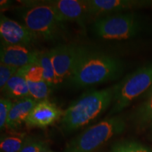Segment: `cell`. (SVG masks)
<instances>
[{
    "label": "cell",
    "instance_id": "obj_20",
    "mask_svg": "<svg viewBox=\"0 0 152 152\" xmlns=\"http://www.w3.org/2000/svg\"><path fill=\"white\" fill-rule=\"evenodd\" d=\"M18 72L26 77V80L40 81L44 80L42 69L37 62L19 68Z\"/></svg>",
    "mask_w": 152,
    "mask_h": 152
},
{
    "label": "cell",
    "instance_id": "obj_16",
    "mask_svg": "<svg viewBox=\"0 0 152 152\" xmlns=\"http://www.w3.org/2000/svg\"><path fill=\"white\" fill-rule=\"evenodd\" d=\"M27 83L30 97L37 102L47 99L50 94L51 86L45 80L40 81L27 80Z\"/></svg>",
    "mask_w": 152,
    "mask_h": 152
},
{
    "label": "cell",
    "instance_id": "obj_24",
    "mask_svg": "<svg viewBox=\"0 0 152 152\" xmlns=\"http://www.w3.org/2000/svg\"><path fill=\"white\" fill-rule=\"evenodd\" d=\"M147 96H149L150 94H151V93H152V85H151V87L149 89V90H147Z\"/></svg>",
    "mask_w": 152,
    "mask_h": 152
},
{
    "label": "cell",
    "instance_id": "obj_15",
    "mask_svg": "<svg viewBox=\"0 0 152 152\" xmlns=\"http://www.w3.org/2000/svg\"><path fill=\"white\" fill-rule=\"evenodd\" d=\"M37 64L42 69L43 78L51 87L58 84L56 73L51 58L50 50L41 52L37 59Z\"/></svg>",
    "mask_w": 152,
    "mask_h": 152
},
{
    "label": "cell",
    "instance_id": "obj_2",
    "mask_svg": "<svg viewBox=\"0 0 152 152\" xmlns=\"http://www.w3.org/2000/svg\"><path fill=\"white\" fill-rule=\"evenodd\" d=\"M114 85L100 90L85 92L64 111L61 126L64 132H71L89 124L112 104Z\"/></svg>",
    "mask_w": 152,
    "mask_h": 152
},
{
    "label": "cell",
    "instance_id": "obj_13",
    "mask_svg": "<svg viewBox=\"0 0 152 152\" xmlns=\"http://www.w3.org/2000/svg\"><path fill=\"white\" fill-rule=\"evenodd\" d=\"M37 102L30 96L15 101L9 112L6 128L15 130L26 123L30 111Z\"/></svg>",
    "mask_w": 152,
    "mask_h": 152
},
{
    "label": "cell",
    "instance_id": "obj_7",
    "mask_svg": "<svg viewBox=\"0 0 152 152\" xmlns=\"http://www.w3.org/2000/svg\"><path fill=\"white\" fill-rule=\"evenodd\" d=\"M87 49L75 44L59 45L51 49V58L58 83L68 80Z\"/></svg>",
    "mask_w": 152,
    "mask_h": 152
},
{
    "label": "cell",
    "instance_id": "obj_9",
    "mask_svg": "<svg viewBox=\"0 0 152 152\" xmlns=\"http://www.w3.org/2000/svg\"><path fill=\"white\" fill-rule=\"evenodd\" d=\"M56 11L64 22H73L82 28L90 17L86 0H45Z\"/></svg>",
    "mask_w": 152,
    "mask_h": 152
},
{
    "label": "cell",
    "instance_id": "obj_17",
    "mask_svg": "<svg viewBox=\"0 0 152 152\" xmlns=\"http://www.w3.org/2000/svg\"><path fill=\"white\" fill-rule=\"evenodd\" d=\"M26 139L23 135L7 136L1 138L0 142L1 152H19L23 146Z\"/></svg>",
    "mask_w": 152,
    "mask_h": 152
},
{
    "label": "cell",
    "instance_id": "obj_18",
    "mask_svg": "<svg viewBox=\"0 0 152 152\" xmlns=\"http://www.w3.org/2000/svg\"><path fill=\"white\" fill-rule=\"evenodd\" d=\"M145 102L136 110L134 117L137 121L141 123H148L152 122V93Z\"/></svg>",
    "mask_w": 152,
    "mask_h": 152
},
{
    "label": "cell",
    "instance_id": "obj_4",
    "mask_svg": "<svg viewBox=\"0 0 152 152\" xmlns=\"http://www.w3.org/2000/svg\"><path fill=\"white\" fill-rule=\"evenodd\" d=\"M125 128V123L121 117L108 118L73 139L64 152H94L113 137L122 133Z\"/></svg>",
    "mask_w": 152,
    "mask_h": 152
},
{
    "label": "cell",
    "instance_id": "obj_25",
    "mask_svg": "<svg viewBox=\"0 0 152 152\" xmlns=\"http://www.w3.org/2000/svg\"><path fill=\"white\" fill-rule=\"evenodd\" d=\"M41 152H56V151H51V150H49V149H45L42 150Z\"/></svg>",
    "mask_w": 152,
    "mask_h": 152
},
{
    "label": "cell",
    "instance_id": "obj_11",
    "mask_svg": "<svg viewBox=\"0 0 152 152\" xmlns=\"http://www.w3.org/2000/svg\"><path fill=\"white\" fill-rule=\"evenodd\" d=\"M64 111L48 99L38 102L30 111L26 123L31 127L46 128L61 119Z\"/></svg>",
    "mask_w": 152,
    "mask_h": 152
},
{
    "label": "cell",
    "instance_id": "obj_22",
    "mask_svg": "<svg viewBox=\"0 0 152 152\" xmlns=\"http://www.w3.org/2000/svg\"><path fill=\"white\" fill-rule=\"evenodd\" d=\"M45 149H47V145L43 141L33 137H26L19 152H41Z\"/></svg>",
    "mask_w": 152,
    "mask_h": 152
},
{
    "label": "cell",
    "instance_id": "obj_14",
    "mask_svg": "<svg viewBox=\"0 0 152 152\" xmlns=\"http://www.w3.org/2000/svg\"><path fill=\"white\" fill-rule=\"evenodd\" d=\"M1 92H3L6 98L9 99H16L18 100L30 96L27 80L26 77L18 72L9 80Z\"/></svg>",
    "mask_w": 152,
    "mask_h": 152
},
{
    "label": "cell",
    "instance_id": "obj_8",
    "mask_svg": "<svg viewBox=\"0 0 152 152\" xmlns=\"http://www.w3.org/2000/svg\"><path fill=\"white\" fill-rule=\"evenodd\" d=\"M0 36L1 45L30 47L39 37L26 26L1 14Z\"/></svg>",
    "mask_w": 152,
    "mask_h": 152
},
{
    "label": "cell",
    "instance_id": "obj_12",
    "mask_svg": "<svg viewBox=\"0 0 152 152\" xmlns=\"http://www.w3.org/2000/svg\"><path fill=\"white\" fill-rule=\"evenodd\" d=\"M40 52L30 47L1 45L0 61L1 64L20 68L37 63Z\"/></svg>",
    "mask_w": 152,
    "mask_h": 152
},
{
    "label": "cell",
    "instance_id": "obj_10",
    "mask_svg": "<svg viewBox=\"0 0 152 152\" xmlns=\"http://www.w3.org/2000/svg\"><path fill=\"white\" fill-rule=\"evenodd\" d=\"M90 16H101L123 13L133 9L146 7L152 4L151 1L137 0H86Z\"/></svg>",
    "mask_w": 152,
    "mask_h": 152
},
{
    "label": "cell",
    "instance_id": "obj_23",
    "mask_svg": "<svg viewBox=\"0 0 152 152\" xmlns=\"http://www.w3.org/2000/svg\"><path fill=\"white\" fill-rule=\"evenodd\" d=\"M14 102L8 98L2 97L0 99V128L2 130L7 127V121L9 112L11 111Z\"/></svg>",
    "mask_w": 152,
    "mask_h": 152
},
{
    "label": "cell",
    "instance_id": "obj_1",
    "mask_svg": "<svg viewBox=\"0 0 152 152\" xmlns=\"http://www.w3.org/2000/svg\"><path fill=\"white\" fill-rule=\"evenodd\" d=\"M123 71L124 64L118 58L87 49L68 81L74 87L83 88L115 80Z\"/></svg>",
    "mask_w": 152,
    "mask_h": 152
},
{
    "label": "cell",
    "instance_id": "obj_3",
    "mask_svg": "<svg viewBox=\"0 0 152 152\" xmlns=\"http://www.w3.org/2000/svg\"><path fill=\"white\" fill-rule=\"evenodd\" d=\"M23 6L18 9L19 16L25 26L35 34L47 41H56L66 37V22L56 11L41 1H22Z\"/></svg>",
    "mask_w": 152,
    "mask_h": 152
},
{
    "label": "cell",
    "instance_id": "obj_6",
    "mask_svg": "<svg viewBox=\"0 0 152 152\" xmlns=\"http://www.w3.org/2000/svg\"><path fill=\"white\" fill-rule=\"evenodd\" d=\"M94 33L107 40H123L137 35L142 30V20L133 12H123L99 17L93 23Z\"/></svg>",
    "mask_w": 152,
    "mask_h": 152
},
{
    "label": "cell",
    "instance_id": "obj_5",
    "mask_svg": "<svg viewBox=\"0 0 152 152\" xmlns=\"http://www.w3.org/2000/svg\"><path fill=\"white\" fill-rule=\"evenodd\" d=\"M152 85V63L140 67L114 85V95L110 115L122 111L132 101Z\"/></svg>",
    "mask_w": 152,
    "mask_h": 152
},
{
    "label": "cell",
    "instance_id": "obj_21",
    "mask_svg": "<svg viewBox=\"0 0 152 152\" xmlns=\"http://www.w3.org/2000/svg\"><path fill=\"white\" fill-rule=\"evenodd\" d=\"M19 68L0 64V89L1 92L4 90L7 83L11 77L16 75Z\"/></svg>",
    "mask_w": 152,
    "mask_h": 152
},
{
    "label": "cell",
    "instance_id": "obj_19",
    "mask_svg": "<svg viewBox=\"0 0 152 152\" xmlns=\"http://www.w3.org/2000/svg\"><path fill=\"white\" fill-rule=\"evenodd\" d=\"M111 152H152L147 147L136 142H121L112 147Z\"/></svg>",
    "mask_w": 152,
    "mask_h": 152
}]
</instances>
